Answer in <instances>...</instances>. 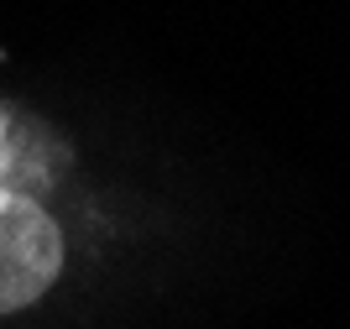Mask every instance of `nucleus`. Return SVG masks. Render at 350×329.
Here are the masks:
<instances>
[{
  "label": "nucleus",
  "instance_id": "1",
  "mask_svg": "<svg viewBox=\"0 0 350 329\" xmlns=\"http://www.w3.org/2000/svg\"><path fill=\"white\" fill-rule=\"evenodd\" d=\"M63 272L58 225L21 194H0V314L37 303Z\"/></svg>",
  "mask_w": 350,
  "mask_h": 329
}]
</instances>
